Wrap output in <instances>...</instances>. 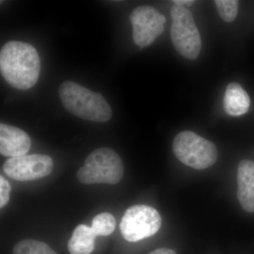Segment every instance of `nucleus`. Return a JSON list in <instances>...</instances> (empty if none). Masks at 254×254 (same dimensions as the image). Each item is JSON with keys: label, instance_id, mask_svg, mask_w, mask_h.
<instances>
[{"label": "nucleus", "instance_id": "obj_13", "mask_svg": "<svg viewBox=\"0 0 254 254\" xmlns=\"http://www.w3.org/2000/svg\"><path fill=\"white\" fill-rule=\"evenodd\" d=\"M12 254H58L50 246L33 240H25L18 242L13 249Z\"/></svg>", "mask_w": 254, "mask_h": 254}, {"label": "nucleus", "instance_id": "obj_11", "mask_svg": "<svg viewBox=\"0 0 254 254\" xmlns=\"http://www.w3.org/2000/svg\"><path fill=\"white\" fill-rule=\"evenodd\" d=\"M251 105L250 95L236 82L227 85L224 95L223 107L227 114L232 117L245 115Z\"/></svg>", "mask_w": 254, "mask_h": 254}, {"label": "nucleus", "instance_id": "obj_8", "mask_svg": "<svg viewBox=\"0 0 254 254\" xmlns=\"http://www.w3.org/2000/svg\"><path fill=\"white\" fill-rule=\"evenodd\" d=\"M53 168V159L44 154L10 158L3 165V170L8 177L20 182L33 181L48 176Z\"/></svg>", "mask_w": 254, "mask_h": 254}, {"label": "nucleus", "instance_id": "obj_10", "mask_svg": "<svg viewBox=\"0 0 254 254\" xmlns=\"http://www.w3.org/2000/svg\"><path fill=\"white\" fill-rule=\"evenodd\" d=\"M237 198L242 208L254 213V162L243 160L239 164L237 172Z\"/></svg>", "mask_w": 254, "mask_h": 254}, {"label": "nucleus", "instance_id": "obj_14", "mask_svg": "<svg viewBox=\"0 0 254 254\" xmlns=\"http://www.w3.org/2000/svg\"><path fill=\"white\" fill-rule=\"evenodd\" d=\"M115 227L116 220L109 213L98 214L92 220L91 228L97 236H108L115 231Z\"/></svg>", "mask_w": 254, "mask_h": 254}, {"label": "nucleus", "instance_id": "obj_18", "mask_svg": "<svg viewBox=\"0 0 254 254\" xmlns=\"http://www.w3.org/2000/svg\"><path fill=\"white\" fill-rule=\"evenodd\" d=\"M195 1L193 0H174L173 1L174 4L182 6H190Z\"/></svg>", "mask_w": 254, "mask_h": 254}, {"label": "nucleus", "instance_id": "obj_5", "mask_svg": "<svg viewBox=\"0 0 254 254\" xmlns=\"http://www.w3.org/2000/svg\"><path fill=\"white\" fill-rule=\"evenodd\" d=\"M171 39L177 51L184 58L197 59L201 50V38L193 15L185 6L173 4L170 10Z\"/></svg>", "mask_w": 254, "mask_h": 254}, {"label": "nucleus", "instance_id": "obj_2", "mask_svg": "<svg viewBox=\"0 0 254 254\" xmlns=\"http://www.w3.org/2000/svg\"><path fill=\"white\" fill-rule=\"evenodd\" d=\"M59 93L64 107L75 116L95 123H107L111 120L113 111L100 93L90 91L73 81L62 83Z\"/></svg>", "mask_w": 254, "mask_h": 254}, {"label": "nucleus", "instance_id": "obj_12", "mask_svg": "<svg viewBox=\"0 0 254 254\" xmlns=\"http://www.w3.org/2000/svg\"><path fill=\"white\" fill-rule=\"evenodd\" d=\"M97 235L91 227L79 225L73 230L68 242V250L71 254H91L94 251Z\"/></svg>", "mask_w": 254, "mask_h": 254}, {"label": "nucleus", "instance_id": "obj_1", "mask_svg": "<svg viewBox=\"0 0 254 254\" xmlns=\"http://www.w3.org/2000/svg\"><path fill=\"white\" fill-rule=\"evenodd\" d=\"M41 59L31 45L9 41L0 52V69L5 81L18 90H28L36 85L41 73Z\"/></svg>", "mask_w": 254, "mask_h": 254}, {"label": "nucleus", "instance_id": "obj_17", "mask_svg": "<svg viewBox=\"0 0 254 254\" xmlns=\"http://www.w3.org/2000/svg\"><path fill=\"white\" fill-rule=\"evenodd\" d=\"M148 254H177L175 251L168 248H160Z\"/></svg>", "mask_w": 254, "mask_h": 254}, {"label": "nucleus", "instance_id": "obj_16", "mask_svg": "<svg viewBox=\"0 0 254 254\" xmlns=\"http://www.w3.org/2000/svg\"><path fill=\"white\" fill-rule=\"evenodd\" d=\"M11 187L9 182L3 177L0 176V208H4L5 205L9 203L10 191Z\"/></svg>", "mask_w": 254, "mask_h": 254}, {"label": "nucleus", "instance_id": "obj_3", "mask_svg": "<svg viewBox=\"0 0 254 254\" xmlns=\"http://www.w3.org/2000/svg\"><path fill=\"white\" fill-rule=\"evenodd\" d=\"M124 175L123 160L116 151L110 148L93 150L87 157L76 176L84 185H116Z\"/></svg>", "mask_w": 254, "mask_h": 254}, {"label": "nucleus", "instance_id": "obj_9", "mask_svg": "<svg viewBox=\"0 0 254 254\" xmlns=\"http://www.w3.org/2000/svg\"><path fill=\"white\" fill-rule=\"evenodd\" d=\"M31 147L27 133L17 127L0 125V153L5 157L16 158L25 155Z\"/></svg>", "mask_w": 254, "mask_h": 254}, {"label": "nucleus", "instance_id": "obj_7", "mask_svg": "<svg viewBox=\"0 0 254 254\" xmlns=\"http://www.w3.org/2000/svg\"><path fill=\"white\" fill-rule=\"evenodd\" d=\"M129 18L133 42L140 50L150 46L165 29L166 18L153 6H138L132 11Z\"/></svg>", "mask_w": 254, "mask_h": 254}, {"label": "nucleus", "instance_id": "obj_6", "mask_svg": "<svg viewBox=\"0 0 254 254\" xmlns=\"http://www.w3.org/2000/svg\"><path fill=\"white\" fill-rule=\"evenodd\" d=\"M162 219L158 210L145 205H136L127 209L120 222L124 238L136 242L152 237L160 230Z\"/></svg>", "mask_w": 254, "mask_h": 254}, {"label": "nucleus", "instance_id": "obj_4", "mask_svg": "<svg viewBox=\"0 0 254 254\" xmlns=\"http://www.w3.org/2000/svg\"><path fill=\"white\" fill-rule=\"evenodd\" d=\"M173 149L180 161L195 170L210 168L218 160L215 145L193 131L179 133L174 139Z\"/></svg>", "mask_w": 254, "mask_h": 254}, {"label": "nucleus", "instance_id": "obj_15", "mask_svg": "<svg viewBox=\"0 0 254 254\" xmlns=\"http://www.w3.org/2000/svg\"><path fill=\"white\" fill-rule=\"evenodd\" d=\"M215 5L220 18L226 22L235 21L238 13L239 1L237 0H216Z\"/></svg>", "mask_w": 254, "mask_h": 254}]
</instances>
